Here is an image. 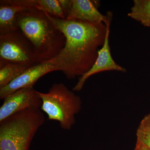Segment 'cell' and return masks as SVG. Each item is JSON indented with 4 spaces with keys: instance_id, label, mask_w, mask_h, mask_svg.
Instances as JSON below:
<instances>
[{
    "instance_id": "cell-10",
    "label": "cell",
    "mask_w": 150,
    "mask_h": 150,
    "mask_svg": "<svg viewBox=\"0 0 150 150\" xmlns=\"http://www.w3.org/2000/svg\"><path fill=\"white\" fill-rule=\"evenodd\" d=\"M107 14L104 15L98 11L93 1L73 0L71 10L67 20H76L92 23H103L107 21Z\"/></svg>"
},
{
    "instance_id": "cell-9",
    "label": "cell",
    "mask_w": 150,
    "mask_h": 150,
    "mask_svg": "<svg viewBox=\"0 0 150 150\" xmlns=\"http://www.w3.org/2000/svg\"><path fill=\"white\" fill-rule=\"evenodd\" d=\"M0 1V35L19 29L17 25L16 15L34 7L26 5L22 0H2Z\"/></svg>"
},
{
    "instance_id": "cell-11",
    "label": "cell",
    "mask_w": 150,
    "mask_h": 150,
    "mask_svg": "<svg viewBox=\"0 0 150 150\" xmlns=\"http://www.w3.org/2000/svg\"><path fill=\"white\" fill-rule=\"evenodd\" d=\"M28 68L14 63L0 62V88L10 83Z\"/></svg>"
},
{
    "instance_id": "cell-4",
    "label": "cell",
    "mask_w": 150,
    "mask_h": 150,
    "mask_svg": "<svg viewBox=\"0 0 150 150\" xmlns=\"http://www.w3.org/2000/svg\"><path fill=\"white\" fill-rule=\"evenodd\" d=\"M38 93L42 101L40 109L48 120L58 121L64 130L71 129L81 108L80 97L62 83L54 84L47 92Z\"/></svg>"
},
{
    "instance_id": "cell-12",
    "label": "cell",
    "mask_w": 150,
    "mask_h": 150,
    "mask_svg": "<svg viewBox=\"0 0 150 150\" xmlns=\"http://www.w3.org/2000/svg\"><path fill=\"white\" fill-rule=\"evenodd\" d=\"M129 17L146 27H150V0H134Z\"/></svg>"
},
{
    "instance_id": "cell-1",
    "label": "cell",
    "mask_w": 150,
    "mask_h": 150,
    "mask_svg": "<svg viewBox=\"0 0 150 150\" xmlns=\"http://www.w3.org/2000/svg\"><path fill=\"white\" fill-rule=\"evenodd\" d=\"M43 11L66 38L64 47L51 61L67 79L80 77L90 70L96 61L98 48L105 40L106 25L59 18Z\"/></svg>"
},
{
    "instance_id": "cell-15",
    "label": "cell",
    "mask_w": 150,
    "mask_h": 150,
    "mask_svg": "<svg viewBox=\"0 0 150 150\" xmlns=\"http://www.w3.org/2000/svg\"><path fill=\"white\" fill-rule=\"evenodd\" d=\"M66 18L70 13L73 5V0H59Z\"/></svg>"
},
{
    "instance_id": "cell-3",
    "label": "cell",
    "mask_w": 150,
    "mask_h": 150,
    "mask_svg": "<svg viewBox=\"0 0 150 150\" xmlns=\"http://www.w3.org/2000/svg\"><path fill=\"white\" fill-rule=\"evenodd\" d=\"M45 118L40 108L26 109L0 122V150H28Z\"/></svg>"
},
{
    "instance_id": "cell-14",
    "label": "cell",
    "mask_w": 150,
    "mask_h": 150,
    "mask_svg": "<svg viewBox=\"0 0 150 150\" xmlns=\"http://www.w3.org/2000/svg\"><path fill=\"white\" fill-rule=\"evenodd\" d=\"M137 141L150 149V133L138 128L137 131Z\"/></svg>"
},
{
    "instance_id": "cell-2",
    "label": "cell",
    "mask_w": 150,
    "mask_h": 150,
    "mask_svg": "<svg viewBox=\"0 0 150 150\" xmlns=\"http://www.w3.org/2000/svg\"><path fill=\"white\" fill-rule=\"evenodd\" d=\"M17 25L32 44L38 63L51 61L64 47L66 38L38 6L16 15Z\"/></svg>"
},
{
    "instance_id": "cell-5",
    "label": "cell",
    "mask_w": 150,
    "mask_h": 150,
    "mask_svg": "<svg viewBox=\"0 0 150 150\" xmlns=\"http://www.w3.org/2000/svg\"><path fill=\"white\" fill-rule=\"evenodd\" d=\"M0 62L28 67L39 63L32 44L19 29L0 35Z\"/></svg>"
},
{
    "instance_id": "cell-13",
    "label": "cell",
    "mask_w": 150,
    "mask_h": 150,
    "mask_svg": "<svg viewBox=\"0 0 150 150\" xmlns=\"http://www.w3.org/2000/svg\"><path fill=\"white\" fill-rule=\"evenodd\" d=\"M38 6L48 14L62 19H66L59 0H38Z\"/></svg>"
},
{
    "instance_id": "cell-17",
    "label": "cell",
    "mask_w": 150,
    "mask_h": 150,
    "mask_svg": "<svg viewBox=\"0 0 150 150\" xmlns=\"http://www.w3.org/2000/svg\"><path fill=\"white\" fill-rule=\"evenodd\" d=\"M136 150H150V149H148L144 145L140 143V142L137 141V144H136Z\"/></svg>"
},
{
    "instance_id": "cell-6",
    "label": "cell",
    "mask_w": 150,
    "mask_h": 150,
    "mask_svg": "<svg viewBox=\"0 0 150 150\" xmlns=\"http://www.w3.org/2000/svg\"><path fill=\"white\" fill-rule=\"evenodd\" d=\"M0 108V122L29 108H40L41 98L33 87L20 89L5 98Z\"/></svg>"
},
{
    "instance_id": "cell-7",
    "label": "cell",
    "mask_w": 150,
    "mask_h": 150,
    "mask_svg": "<svg viewBox=\"0 0 150 150\" xmlns=\"http://www.w3.org/2000/svg\"><path fill=\"white\" fill-rule=\"evenodd\" d=\"M108 18L105 24L106 26V33L103 45L98 51V55L95 63L89 71L79 77L76 85L73 88L74 91H79L82 89L86 81L93 75L105 71H115L126 72V70L115 63L112 59L109 45L110 26L112 18V12H107Z\"/></svg>"
},
{
    "instance_id": "cell-8",
    "label": "cell",
    "mask_w": 150,
    "mask_h": 150,
    "mask_svg": "<svg viewBox=\"0 0 150 150\" xmlns=\"http://www.w3.org/2000/svg\"><path fill=\"white\" fill-rule=\"evenodd\" d=\"M57 71V67L51 60L29 67L10 83L0 88V99L4 100L8 95L20 89L33 87L35 83L44 75Z\"/></svg>"
},
{
    "instance_id": "cell-16",
    "label": "cell",
    "mask_w": 150,
    "mask_h": 150,
    "mask_svg": "<svg viewBox=\"0 0 150 150\" xmlns=\"http://www.w3.org/2000/svg\"><path fill=\"white\" fill-rule=\"evenodd\" d=\"M138 128L150 133V113L143 118Z\"/></svg>"
}]
</instances>
